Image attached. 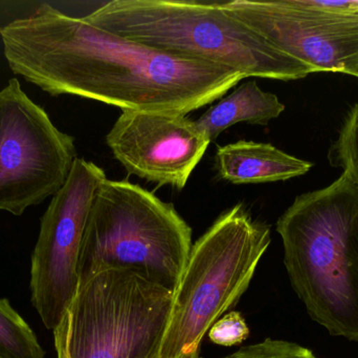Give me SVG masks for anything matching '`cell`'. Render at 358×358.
Listing matches in <instances>:
<instances>
[{
    "mask_svg": "<svg viewBox=\"0 0 358 358\" xmlns=\"http://www.w3.org/2000/svg\"><path fill=\"white\" fill-rule=\"evenodd\" d=\"M15 75L52 96L187 116L245 79L234 69L179 58L125 39L43 4L0 27Z\"/></svg>",
    "mask_w": 358,
    "mask_h": 358,
    "instance_id": "1",
    "label": "cell"
},
{
    "mask_svg": "<svg viewBox=\"0 0 358 358\" xmlns=\"http://www.w3.org/2000/svg\"><path fill=\"white\" fill-rule=\"evenodd\" d=\"M284 264L309 317L358 342V187L343 172L303 193L280 216Z\"/></svg>",
    "mask_w": 358,
    "mask_h": 358,
    "instance_id": "2",
    "label": "cell"
},
{
    "mask_svg": "<svg viewBox=\"0 0 358 358\" xmlns=\"http://www.w3.org/2000/svg\"><path fill=\"white\" fill-rule=\"evenodd\" d=\"M83 18L125 39L171 56L234 69L244 78L289 81L313 73L225 12L220 2L113 0Z\"/></svg>",
    "mask_w": 358,
    "mask_h": 358,
    "instance_id": "3",
    "label": "cell"
},
{
    "mask_svg": "<svg viewBox=\"0 0 358 358\" xmlns=\"http://www.w3.org/2000/svg\"><path fill=\"white\" fill-rule=\"evenodd\" d=\"M192 246L191 227L173 204L129 181L105 179L82 240L79 286L104 271L129 270L176 292Z\"/></svg>",
    "mask_w": 358,
    "mask_h": 358,
    "instance_id": "4",
    "label": "cell"
},
{
    "mask_svg": "<svg viewBox=\"0 0 358 358\" xmlns=\"http://www.w3.org/2000/svg\"><path fill=\"white\" fill-rule=\"evenodd\" d=\"M271 243V227L243 203L216 219L192 246L157 358H201L204 336L245 294Z\"/></svg>",
    "mask_w": 358,
    "mask_h": 358,
    "instance_id": "5",
    "label": "cell"
},
{
    "mask_svg": "<svg viewBox=\"0 0 358 358\" xmlns=\"http://www.w3.org/2000/svg\"><path fill=\"white\" fill-rule=\"evenodd\" d=\"M173 296L132 271L94 275L52 331L57 358H157Z\"/></svg>",
    "mask_w": 358,
    "mask_h": 358,
    "instance_id": "6",
    "label": "cell"
},
{
    "mask_svg": "<svg viewBox=\"0 0 358 358\" xmlns=\"http://www.w3.org/2000/svg\"><path fill=\"white\" fill-rule=\"evenodd\" d=\"M77 158L75 138L12 78L0 90V210L19 216L52 197Z\"/></svg>",
    "mask_w": 358,
    "mask_h": 358,
    "instance_id": "7",
    "label": "cell"
},
{
    "mask_svg": "<svg viewBox=\"0 0 358 358\" xmlns=\"http://www.w3.org/2000/svg\"><path fill=\"white\" fill-rule=\"evenodd\" d=\"M106 178L94 162L77 158L52 195L31 260V298L46 329L54 331L78 288V263L94 195Z\"/></svg>",
    "mask_w": 358,
    "mask_h": 358,
    "instance_id": "8",
    "label": "cell"
},
{
    "mask_svg": "<svg viewBox=\"0 0 358 358\" xmlns=\"http://www.w3.org/2000/svg\"><path fill=\"white\" fill-rule=\"evenodd\" d=\"M220 6L313 73L358 78V13L332 12L315 0H233Z\"/></svg>",
    "mask_w": 358,
    "mask_h": 358,
    "instance_id": "9",
    "label": "cell"
},
{
    "mask_svg": "<svg viewBox=\"0 0 358 358\" xmlns=\"http://www.w3.org/2000/svg\"><path fill=\"white\" fill-rule=\"evenodd\" d=\"M106 143L128 174L180 191L210 141L185 115L122 111Z\"/></svg>",
    "mask_w": 358,
    "mask_h": 358,
    "instance_id": "10",
    "label": "cell"
},
{
    "mask_svg": "<svg viewBox=\"0 0 358 358\" xmlns=\"http://www.w3.org/2000/svg\"><path fill=\"white\" fill-rule=\"evenodd\" d=\"M219 176L231 184H260L307 174L313 163L284 153L269 143L238 141L217 149Z\"/></svg>",
    "mask_w": 358,
    "mask_h": 358,
    "instance_id": "11",
    "label": "cell"
},
{
    "mask_svg": "<svg viewBox=\"0 0 358 358\" xmlns=\"http://www.w3.org/2000/svg\"><path fill=\"white\" fill-rule=\"evenodd\" d=\"M284 111L285 105L275 94L261 90L256 81H248L231 94L219 99V102L200 116L195 123L212 142L235 124L245 122L266 126Z\"/></svg>",
    "mask_w": 358,
    "mask_h": 358,
    "instance_id": "12",
    "label": "cell"
},
{
    "mask_svg": "<svg viewBox=\"0 0 358 358\" xmlns=\"http://www.w3.org/2000/svg\"><path fill=\"white\" fill-rule=\"evenodd\" d=\"M35 332L8 300L0 298V358H44Z\"/></svg>",
    "mask_w": 358,
    "mask_h": 358,
    "instance_id": "13",
    "label": "cell"
},
{
    "mask_svg": "<svg viewBox=\"0 0 358 358\" xmlns=\"http://www.w3.org/2000/svg\"><path fill=\"white\" fill-rule=\"evenodd\" d=\"M328 160L358 187V102L347 113L338 139L328 153Z\"/></svg>",
    "mask_w": 358,
    "mask_h": 358,
    "instance_id": "14",
    "label": "cell"
},
{
    "mask_svg": "<svg viewBox=\"0 0 358 358\" xmlns=\"http://www.w3.org/2000/svg\"><path fill=\"white\" fill-rule=\"evenodd\" d=\"M223 358H317L309 349L286 340L266 338L258 344L242 347Z\"/></svg>",
    "mask_w": 358,
    "mask_h": 358,
    "instance_id": "15",
    "label": "cell"
},
{
    "mask_svg": "<svg viewBox=\"0 0 358 358\" xmlns=\"http://www.w3.org/2000/svg\"><path fill=\"white\" fill-rule=\"evenodd\" d=\"M208 334L214 344L231 347L245 340L250 336V329L239 312L231 311L218 319Z\"/></svg>",
    "mask_w": 358,
    "mask_h": 358,
    "instance_id": "16",
    "label": "cell"
}]
</instances>
